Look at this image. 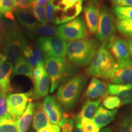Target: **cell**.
Listing matches in <instances>:
<instances>
[{"instance_id": "obj_1", "label": "cell", "mask_w": 132, "mask_h": 132, "mask_svg": "<svg viewBox=\"0 0 132 132\" xmlns=\"http://www.w3.org/2000/svg\"><path fill=\"white\" fill-rule=\"evenodd\" d=\"M116 68V63L106 44H102L86 70V73L92 78L110 81Z\"/></svg>"}, {"instance_id": "obj_2", "label": "cell", "mask_w": 132, "mask_h": 132, "mask_svg": "<svg viewBox=\"0 0 132 132\" xmlns=\"http://www.w3.org/2000/svg\"><path fill=\"white\" fill-rule=\"evenodd\" d=\"M96 39H82L67 44V55L70 63L77 66L89 65L92 57L98 48Z\"/></svg>"}, {"instance_id": "obj_3", "label": "cell", "mask_w": 132, "mask_h": 132, "mask_svg": "<svg viewBox=\"0 0 132 132\" xmlns=\"http://www.w3.org/2000/svg\"><path fill=\"white\" fill-rule=\"evenodd\" d=\"M86 78L82 74L72 77L59 87L57 100L66 111H70L77 104L85 86Z\"/></svg>"}, {"instance_id": "obj_4", "label": "cell", "mask_w": 132, "mask_h": 132, "mask_svg": "<svg viewBox=\"0 0 132 132\" xmlns=\"http://www.w3.org/2000/svg\"><path fill=\"white\" fill-rule=\"evenodd\" d=\"M44 64L51 82L50 92L53 93L59 85L73 74V69L65 58L44 55Z\"/></svg>"}, {"instance_id": "obj_5", "label": "cell", "mask_w": 132, "mask_h": 132, "mask_svg": "<svg viewBox=\"0 0 132 132\" xmlns=\"http://www.w3.org/2000/svg\"><path fill=\"white\" fill-rule=\"evenodd\" d=\"M3 36V52L9 61L15 64L23 56L27 40L16 25L7 31Z\"/></svg>"}, {"instance_id": "obj_6", "label": "cell", "mask_w": 132, "mask_h": 132, "mask_svg": "<svg viewBox=\"0 0 132 132\" xmlns=\"http://www.w3.org/2000/svg\"><path fill=\"white\" fill-rule=\"evenodd\" d=\"M82 0H53L54 24L69 22L80 14L82 7Z\"/></svg>"}, {"instance_id": "obj_7", "label": "cell", "mask_w": 132, "mask_h": 132, "mask_svg": "<svg viewBox=\"0 0 132 132\" xmlns=\"http://www.w3.org/2000/svg\"><path fill=\"white\" fill-rule=\"evenodd\" d=\"M57 37L65 41H75L87 39L89 32L81 18H76L57 27Z\"/></svg>"}, {"instance_id": "obj_8", "label": "cell", "mask_w": 132, "mask_h": 132, "mask_svg": "<svg viewBox=\"0 0 132 132\" xmlns=\"http://www.w3.org/2000/svg\"><path fill=\"white\" fill-rule=\"evenodd\" d=\"M37 46L44 55L61 58L67 55V43L60 37L42 36L37 39Z\"/></svg>"}, {"instance_id": "obj_9", "label": "cell", "mask_w": 132, "mask_h": 132, "mask_svg": "<svg viewBox=\"0 0 132 132\" xmlns=\"http://www.w3.org/2000/svg\"><path fill=\"white\" fill-rule=\"evenodd\" d=\"M115 23L113 14L106 7L102 8L96 32V38L98 42L106 44L115 36L116 31Z\"/></svg>"}, {"instance_id": "obj_10", "label": "cell", "mask_w": 132, "mask_h": 132, "mask_svg": "<svg viewBox=\"0 0 132 132\" xmlns=\"http://www.w3.org/2000/svg\"><path fill=\"white\" fill-rule=\"evenodd\" d=\"M106 46L115 60L117 67H122L131 62L127 42L121 37L113 36Z\"/></svg>"}, {"instance_id": "obj_11", "label": "cell", "mask_w": 132, "mask_h": 132, "mask_svg": "<svg viewBox=\"0 0 132 132\" xmlns=\"http://www.w3.org/2000/svg\"><path fill=\"white\" fill-rule=\"evenodd\" d=\"M32 95V91L26 93L9 94L7 95V111L13 119L17 121L23 114Z\"/></svg>"}, {"instance_id": "obj_12", "label": "cell", "mask_w": 132, "mask_h": 132, "mask_svg": "<svg viewBox=\"0 0 132 132\" xmlns=\"http://www.w3.org/2000/svg\"><path fill=\"white\" fill-rule=\"evenodd\" d=\"M44 110L52 124L61 127L67 114L64 113L62 106L53 96H47L43 103Z\"/></svg>"}, {"instance_id": "obj_13", "label": "cell", "mask_w": 132, "mask_h": 132, "mask_svg": "<svg viewBox=\"0 0 132 132\" xmlns=\"http://www.w3.org/2000/svg\"><path fill=\"white\" fill-rule=\"evenodd\" d=\"M83 12L85 23L89 33L96 34L100 15L98 3L95 1H89L84 7Z\"/></svg>"}, {"instance_id": "obj_14", "label": "cell", "mask_w": 132, "mask_h": 132, "mask_svg": "<svg viewBox=\"0 0 132 132\" xmlns=\"http://www.w3.org/2000/svg\"><path fill=\"white\" fill-rule=\"evenodd\" d=\"M12 72V63L3 55L0 57V92L8 94L12 91L10 80Z\"/></svg>"}, {"instance_id": "obj_15", "label": "cell", "mask_w": 132, "mask_h": 132, "mask_svg": "<svg viewBox=\"0 0 132 132\" xmlns=\"http://www.w3.org/2000/svg\"><path fill=\"white\" fill-rule=\"evenodd\" d=\"M108 85L99 78H92L85 91V96L90 100L104 98L108 94Z\"/></svg>"}, {"instance_id": "obj_16", "label": "cell", "mask_w": 132, "mask_h": 132, "mask_svg": "<svg viewBox=\"0 0 132 132\" xmlns=\"http://www.w3.org/2000/svg\"><path fill=\"white\" fill-rule=\"evenodd\" d=\"M109 95H116L120 100L122 105L132 103V84L129 85H108Z\"/></svg>"}, {"instance_id": "obj_17", "label": "cell", "mask_w": 132, "mask_h": 132, "mask_svg": "<svg viewBox=\"0 0 132 132\" xmlns=\"http://www.w3.org/2000/svg\"><path fill=\"white\" fill-rule=\"evenodd\" d=\"M15 12L19 23L29 33V35L33 37L36 28L39 23V21L28 9H16Z\"/></svg>"}, {"instance_id": "obj_18", "label": "cell", "mask_w": 132, "mask_h": 132, "mask_svg": "<svg viewBox=\"0 0 132 132\" xmlns=\"http://www.w3.org/2000/svg\"><path fill=\"white\" fill-rule=\"evenodd\" d=\"M118 112L117 109L113 110H108L102 105L98 108L92 120L100 129L113 122L116 118Z\"/></svg>"}, {"instance_id": "obj_19", "label": "cell", "mask_w": 132, "mask_h": 132, "mask_svg": "<svg viewBox=\"0 0 132 132\" xmlns=\"http://www.w3.org/2000/svg\"><path fill=\"white\" fill-rule=\"evenodd\" d=\"M102 100V98L94 100L87 98L82 104L80 112L75 117V123L82 119H91L93 118L100 106Z\"/></svg>"}, {"instance_id": "obj_20", "label": "cell", "mask_w": 132, "mask_h": 132, "mask_svg": "<svg viewBox=\"0 0 132 132\" xmlns=\"http://www.w3.org/2000/svg\"><path fill=\"white\" fill-rule=\"evenodd\" d=\"M110 81L119 85L132 84V61L127 65L117 67Z\"/></svg>"}, {"instance_id": "obj_21", "label": "cell", "mask_w": 132, "mask_h": 132, "mask_svg": "<svg viewBox=\"0 0 132 132\" xmlns=\"http://www.w3.org/2000/svg\"><path fill=\"white\" fill-rule=\"evenodd\" d=\"M48 117L44 110L43 104L41 103H35L34 115H33L32 127L36 131L46 127L50 123Z\"/></svg>"}, {"instance_id": "obj_22", "label": "cell", "mask_w": 132, "mask_h": 132, "mask_svg": "<svg viewBox=\"0 0 132 132\" xmlns=\"http://www.w3.org/2000/svg\"><path fill=\"white\" fill-rule=\"evenodd\" d=\"M50 78L45 71L42 77L34 82V88L32 92V97L35 100H38L48 96L50 88Z\"/></svg>"}, {"instance_id": "obj_23", "label": "cell", "mask_w": 132, "mask_h": 132, "mask_svg": "<svg viewBox=\"0 0 132 132\" xmlns=\"http://www.w3.org/2000/svg\"><path fill=\"white\" fill-rule=\"evenodd\" d=\"M34 108H35V103H33L32 99H31L23 114L16 121L19 132H26L28 131L34 115Z\"/></svg>"}, {"instance_id": "obj_24", "label": "cell", "mask_w": 132, "mask_h": 132, "mask_svg": "<svg viewBox=\"0 0 132 132\" xmlns=\"http://www.w3.org/2000/svg\"><path fill=\"white\" fill-rule=\"evenodd\" d=\"M23 56L32 67L44 62L42 52L38 47H32L28 44L24 50Z\"/></svg>"}, {"instance_id": "obj_25", "label": "cell", "mask_w": 132, "mask_h": 132, "mask_svg": "<svg viewBox=\"0 0 132 132\" xmlns=\"http://www.w3.org/2000/svg\"><path fill=\"white\" fill-rule=\"evenodd\" d=\"M33 70V67L29 64L28 61L24 57H23L15 64L13 69L12 76L14 77L16 75H24L34 81Z\"/></svg>"}, {"instance_id": "obj_26", "label": "cell", "mask_w": 132, "mask_h": 132, "mask_svg": "<svg viewBox=\"0 0 132 132\" xmlns=\"http://www.w3.org/2000/svg\"><path fill=\"white\" fill-rule=\"evenodd\" d=\"M36 35L43 36V37H49V36L57 37V28L48 23L43 24L39 23L34 32V36Z\"/></svg>"}, {"instance_id": "obj_27", "label": "cell", "mask_w": 132, "mask_h": 132, "mask_svg": "<svg viewBox=\"0 0 132 132\" xmlns=\"http://www.w3.org/2000/svg\"><path fill=\"white\" fill-rule=\"evenodd\" d=\"M116 26L119 32L126 37L132 38V19L116 20Z\"/></svg>"}, {"instance_id": "obj_28", "label": "cell", "mask_w": 132, "mask_h": 132, "mask_svg": "<svg viewBox=\"0 0 132 132\" xmlns=\"http://www.w3.org/2000/svg\"><path fill=\"white\" fill-rule=\"evenodd\" d=\"M77 128H80L84 132H99L100 128L89 119H82L78 122L75 123Z\"/></svg>"}, {"instance_id": "obj_29", "label": "cell", "mask_w": 132, "mask_h": 132, "mask_svg": "<svg viewBox=\"0 0 132 132\" xmlns=\"http://www.w3.org/2000/svg\"><path fill=\"white\" fill-rule=\"evenodd\" d=\"M113 13L117 19H132V6H115Z\"/></svg>"}, {"instance_id": "obj_30", "label": "cell", "mask_w": 132, "mask_h": 132, "mask_svg": "<svg viewBox=\"0 0 132 132\" xmlns=\"http://www.w3.org/2000/svg\"><path fill=\"white\" fill-rule=\"evenodd\" d=\"M0 132H19L16 120L12 118L0 120Z\"/></svg>"}, {"instance_id": "obj_31", "label": "cell", "mask_w": 132, "mask_h": 132, "mask_svg": "<svg viewBox=\"0 0 132 132\" xmlns=\"http://www.w3.org/2000/svg\"><path fill=\"white\" fill-rule=\"evenodd\" d=\"M122 106L121 102L118 97L113 95H107L103 100V106L108 110H113Z\"/></svg>"}, {"instance_id": "obj_32", "label": "cell", "mask_w": 132, "mask_h": 132, "mask_svg": "<svg viewBox=\"0 0 132 132\" xmlns=\"http://www.w3.org/2000/svg\"><path fill=\"white\" fill-rule=\"evenodd\" d=\"M28 9L31 11L34 18L40 22V23H48V20L46 15V9L45 7H32L29 6Z\"/></svg>"}, {"instance_id": "obj_33", "label": "cell", "mask_w": 132, "mask_h": 132, "mask_svg": "<svg viewBox=\"0 0 132 132\" xmlns=\"http://www.w3.org/2000/svg\"><path fill=\"white\" fill-rule=\"evenodd\" d=\"M7 94L0 92V120L12 117L8 113L7 105Z\"/></svg>"}, {"instance_id": "obj_34", "label": "cell", "mask_w": 132, "mask_h": 132, "mask_svg": "<svg viewBox=\"0 0 132 132\" xmlns=\"http://www.w3.org/2000/svg\"><path fill=\"white\" fill-rule=\"evenodd\" d=\"M15 11V0H0V13L5 15Z\"/></svg>"}, {"instance_id": "obj_35", "label": "cell", "mask_w": 132, "mask_h": 132, "mask_svg": "<svg viewBox=\"0 0 132 132\" xmlns=\"http://www.w3.org/2000/svg\"><path fill=\"white\" fill-rule=\"evenodd\" d=\"M118 132H132V115L125 116L122 119Z\"/></svg>"}, {"instance_id": "obj_36", "label": "cell", "mask_w": 132, "mask_h": 132, "mask_svg": "<svg viewBox=\"0 0 132 132\" xmlns=\"http://www.w3.org/2000/svg\"><path fill=\"white\" fill-rule=\"evenodd\" d=\"M45 71V65L44 62L38 64L37 66L34 67L33 70V78H34V82H37L43 75Z\"/></svg>"}, {"instance_id": "obj_37", "label": "cell", "mask_w": 132, "mask_h": 132, "mask_svg": "<svg viewBox=\"0 0 132 132\" xmlns=\"http://www.w3.org/2000/svg\"><path fill=\"white\" fill-rule=\"evenodd\" d=\"M61 127L62 128V132H73L74 128L73 119L70 118L67 115Z\"/></svg>"}, {"instance_id": "obj_38", "label": "cell", "mask_w": 132, "mask_h": 132, "mask_svg": "<svg viewBox=\"0 0 132 132\" xmlns=\"http://www.w3.org/2000/svg\"><path fill=\"white\" fill-rule=\"evenodd\" d=\"M35 0H15V10L26 9Z\"/></svg>"}, {"instance_id": "obj_39", "label": "cell", "mask_w": 132, "mask_h": 132, "mask_svg": "<svg viewBox=\"0 0 132 132\" xmlns=\"http://www.w3.org/2000/svg\"><path fill=\"white\" fill-rule=\"evenodd\" d=\"M46 15L48 21L50 22L51 23L54 24V17L53 15V12L54 7L53 5V0H50V1L48 3V4L46 6Z\"/></svg>"}, {"instance_id": "obj_40", "label": "cell", "mask_w": 132, "mask_h": 132, "mask_svg": "<svg viewBox=\"0 0 132 132\" xmlns=\"http://www.w3.org/2000/svg\"><path fill=\"white\" fill-rule=\"evenodd\" d=\"M37 132H61V128L58 125L50 123L46 127L42 128Z\"/></svg>"}, {"instance_id": "obj_41", "label": "cell", "mask_w": 132, "mask_h": 132, "mask_svg": "<svg viewBox=\"0 0 132 132\" xmlns=\"http://www.w3.org/2000/svg\"><path fill=\"white\" fill-rule=\"evenodd\" d=\"M116 6H132V0H113Z\"/></svg>"}, {"instance_id": "obj_42", "label": "cell", "mask_w": 132, "mask_h": 132, "mask_svg": "<svg viewBox=\"0 0 132 132\" xmlns=\"http://www.w3.org/2000/svg\"><path fill=\"white\" fill-rule=\"evenodd\" d=\"M50 1V0H35L30 6L32 7H45V6Z\"/></svg>"}, {"instance_id": "obj_43", "label": "cell", "mask_w": 132, "mask_h": 132, "mask_svg": "<svg viewBox=\"0 0 132 132\" xmlns=\"http://www.w3.org/2000/svg\"><path fill=\"white\" fill-rule=\"evenodd\" d=\"M127 44L128 46V50H129L130 57H131V59H132V38L129 39Z\"/></svg>"}, {"instance_id": "obj_44", "label": "cell", "mask_w": 132, "mask_h": 132, "mask_svg": "<svg viewBox=\"0 0 132 132\" xmlns=\"http://www.w3.org/2000/svg\"><path fill=\"white\" fill-rule=\"evenodd\" d=\"M112 131H113L112 127H106L103 128V130H102L101 131H100L99 132H112Z\"/></svg>"}, {"instance_id": "obj_45", "label": "cell", "mask_w": 132, "mask_h": 132, "mask_svg": "<svg viewBox=\"0 0 132 132\" xmlns=\"http://www.w3.org/2000/svg\"><path fill=\"white\" fill-rule=\"evenodd\" d=\"M74 132H84L81 129H80V128H77L75 130V131Z\"/></svg>"}, {"instance_id": "obj_46", "label": "cell", "mask_w": 132, "mask_h": 132, "mask_svg": "<svg viewBox=\"0 0 132 132\" xmlns=\"http://www.w3.org/2000/svg\"><path fill=\"white\" fill-rule=\"evenodd\" d=\"M2 15H2V14H1V13H0V19H1V17H2Z\"/></svg>"}, {"instance_id": "obj_47", "label": "cell", "mask_w": 132, "mask_h": 132, "mask_svg": "<svg viewBox=\"0 0 132 132\" xmlns=\"http://www.w3.org/2000/svg\"><path fill=\"white\" fill-rule=\"evenodd\" d=\"M3 56V54H1V53H0V57H1V56Z\"/></svg>"}, {"instance_id": "obj_48", "label": "cell", "mask_w": 132, "mask_h": 132, "mask_svg": "<svg viewBox=\"0 0 132 132\" xmlns=\"http://www.w3.org/2000/svg\"><path fill=\"white\" fill-rule=\"evenodd\" d=\"M1 37H0V42H1Z\"/></svg>"}]
</instances>
